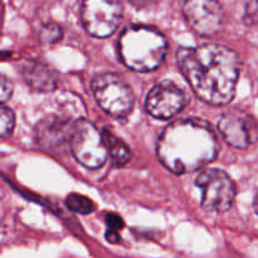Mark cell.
Masks as SVG:
<instances>
[{"label":"cell","mask_w":258,"mask_h":258,"mask_svg":"<svg viewBox=\"0 0 258 258\" xmlns=\"http://www.w3.org/2000/svg\"><path fill=\"white\" fill-rule=\"evenodd\" d=\"M122 19V7L118 0H83L81 20L88 34L106 38L117 29Z\"/></svg>","instance_id":"cell-7"},{"label":"cell","mask_w":258,"mask_h":258,"mask_svg":"<svg viewBox=\"0 0 258 258\" xmlns=\"http://www.w3.org/2000/svg\"><path fill=\"white\" fill-rule=\"evenodd\" d=\"M218 127L226 143L237 149L248 148L258 138L256 120L239 108H233L223 113Z\"/></svg>","instance_id":"cell-10"},{"label":"cell","mask_w":258,"mask_h":258,"mask_svg":"<svg viewBox=\"0 0 258 258\" xmlns=\"http://www.w3.org/2000/svg\"><path fill=\"white\" fill-rule=\"evenodd\" d=\"M0 117H2V122H0V135H2V138H8L9 135H12L13 130H14L15 115L9 107L3 105Z\"/></svg>","instance_id":"cell-16"},{"label":"cell","mask_w":258,"mask_h":258,"mask_svg":"<svg viewBox=\"0 0 258 258\" xmlns=\"http://www.w3.org/2000/svg\"><path fill=\"white\" fill-rule=\"evenodd\" d=\"M102 136L106 148H107L108 155L112 159V163L117 166H123L125 164H127L131 159V153L127 145L106 128L102 130Z\"/></svg>","instance_id":"cell-13"},{"label":"cell","mask_w":258,"mask_h":258,"mask_svg":"<svg viewBox=\"0 0 258 258\" xmlns=\"http://www.w3.org/2000/svg\"><path fill=\"white\" fill-rule=\"evenodd\" d=\"M254 211H256V213L258 214V193L256 196V199H254Z\"/></svg>","instance_id":"cell-22"},{"label":"cell","mask_w":258,"mask_h":258,"mask_svg":"<svg viewBox=\"0 0 258 258\" xmlns=\"http://www.w3.org/2000/svg\"><path fill=\"white\" fill-rule=\"evenodd\" d=\"M62 27L57 23H47L43 25L42 30H40V40L45 44H54L58 40L62 39Z\"/></svg>","instance_id":"cell-15"},{"label":"cell","mask_w":258,"mask_h":258,"mask_svg":"<svg viewBox=\"0 0 258 258\" xmlns=\"http://www.w3.org/2000/svg\"><path fill=\"white\" fill-rule=\"evenodd\" d=\"M2 92H0V98H2V102L5 103L10 97H12L13 93V83L8 80L5 76H2Z\"/></svg>","instance_id":"cell-18"},{"label":"cell","mask_w":258,"mask_h":258,"mask_svg":"<svg viewBox=\"0 0 258 258\" xmlns=\"http://www.w3.org/2000/svg\"><path fill=\"white\" fill-rule=\"evenodd\" d=\"M188 98L180 87L170 81L158 83L145 101V107L149 115L159 120H169L178 115L185 107Z\"/></svg>","instance_id":"cell-9"},{"label":"cell","mask_w":258,"mask_h":258,"mask_svg":"<svg viewBox=\"0 0 258 258\" xmlns=\"http://www.w3.org/2000/svg\"><path fill=\"white\" fill-rule=\"evenodd\" d=\"M91 88L98 106L112 117H126L133 111L134 92L121 76L116 73L97 75L91 82Z\"/></svg>","instance_id":"cell-4"},{"label":"cell","mask_w":258,"mask_h":258,"mask_svg":"<svg viewBox=\"0 0 258 258\" xmlns=\"http://www.w3.org/2000/svg\"><path fill=\"white\" fill-rule=\"evenodd\" d=\"M176 58L181 73L202 101L224 106L233 100L241 72V60L233 49L206 43L180 48Z\"/></svg>","instance_id":"cell-1"},{"label":"cell","mask_w":258,"mask_h":258,"mask_svg":"<svg viewBox=\"0 0 258 258\" xmlns=\"http://www.w3.org/2000/svg\"><path fill=\"white\" fill-rule=\"evenodd\" d=\"M183 14L191 29L201 35H213L223 28L226 14L217 0H184Z\"/></svg>","instance_id":"cell-8"},{"label":"cell","mask_w":258,"mask_h":258,"mask_svg":"<svg viewBox=\"0 0 258 258\" xmlns=\"http://www.w3.org/2000/svg\"><path fill=\"white\" fill-rule=\"evenodd\" d=\"M203 190L202 208L208 213H224L229 211L236 197V184L231 176L219 169H204L196 179Z\"/></svg>","instance_id":"cell-6"},{"label":"cell","mask_w":258,"mask_h":258,"mask_svg":"<svg viewBox=\"0 0 258 258\" xmlns=\"http://www.w3.org/2000/svg\"><path fill=\"white\" fill-rule=\"evenodd\" d=\"M72 125L73 121L57 117L47 118L37 126L38 141L43 146H48V148L60 145L66 140L70 141Z\"/></svg>","instance_id":"cell-11"},{"label":"cell","mask_w":258,"mask_h":258,"mask_svg":"<svg viewBox=\"0 0 258 258\" xmlns=\"http://www.w3.org/2000/svg\"><path fill=\"white\" fill-rule=\"evenodd\" d=\"M71 150L76 160L88 169H98L108 156L102 131H98L90 121L78 118L73 121L70 136Z\"/></svg>","instance_id":"cell-5"},{"label":"cell","mask_w":258,"mask_h":258,"mask_svg":"<svg viewBox=\"0 0 258 258\" xmlns=\"http://www.w3.org/2000/svg\"><path fill=\"white\" fill-rule=\"evenodd\" d=\"M219 150L218 139L208 122L196 117L174 121L160 134L156 153L174 174H188L208 165Z\"/></svg>","instance_id":"cell-2"},{"label":"cell","mask_w":258,"mask_h":258,"mask_svg":"<svg viewBox=\"0 0 258 258\" xmlns=\"http://www.w3.org/2000/svg\"><path fill=\"white\" fill-rule=\"evenodd\" d=\"M106 223H107L108 228L116 229V231H120L123 228V221L120 216L115 213H108L106 217Z\"/></svg>","instance_id":"cell-19"},{"label":"cell","mask_w":258,"mask_h":258,"mask_svg":"<svg viewBox=\"0 0 258 258\" xmlns=\"http://www.w3.org/2000/svg\"><path fill=\"white\" fill-rule=\"evenodd\" d=\"M22 75L28 86L39 92H49L57 86V78L52 71L40 63H25L22 67Z\"/></svg>","instance_id":"cell-12"},{"label":"cell","mask_w":258,"mask_h":258,"mask_svg":"<svg viewBox=\"0 0 258 258\" xmlns=\"http://www.w3.org/2000/svg\"><path fill=\"white\" fill-rule=\"evenodd\" d=\"M106 239H107L110 243H117V242L120 241V236H118L116 229L108 228V231L106 232Z\"/></svg>","instance_id":"cell-20"},{"label":"cell","mask_w":258,"mask_h":258,"mask_svg":"<svg viewBox=\"0 0 258 258\" xmlns=\"http://www.w3.org/2000/svg\"><path fill=\"white\" fill-rule=\"evenodd\" d=\"M168 50L165 37L148 25H128L118 39V53L123 64L136 72H151L164 60Z\"/></svg>","instance_id":"cell-3"},{"label":"cell","mask_w":258,"mask_h":258,"mask_svg":"<svg viewBox=\"0 0 258 258\" xmlns=\"http://www.w3.org/2000/svg\"><path fill=\"white\" fill-rule=\"evenodd\" d=\"M66 206L72 212L78 214H90L93 211V202L90 198L81 194H70L66 198Z\"/></svg>","instance_id":"cell-14"},{"label":"cell","mask_w":258,"mask_h":258,"mask_svg":"<svg viewBox=\"0 0 258 258\" xmlns=\"http://www.w3.org/2000/svg\"><path fill=\"white\" fill-rule=\"evenodd\" d=\"M244 24L248 27L258 25V0H248L244 8Z\"/></svg>","instance_id":"cell-17"},{"label":"cell","mask_w":258,"mask_h":258,"mask_svg":"<svg viewBox=\"0 0 258 258\" xmlns=\"http://www.w3.org/2000/svg\"><path fill=\"white\" fill-rule=\"evenodd\" d=\"M130 2L135 3V4H139V5H143V4H145V3H149L150 0H130Z\"/></svg>","instance_id":"cell-21"}]
</instances>
